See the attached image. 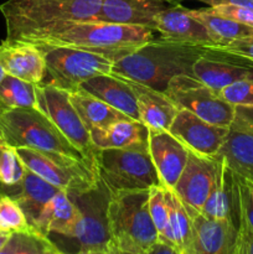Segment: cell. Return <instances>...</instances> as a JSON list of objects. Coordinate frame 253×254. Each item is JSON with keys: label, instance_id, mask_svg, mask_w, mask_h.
Segmentation results:
<instances>
[{"label": "cell", "instance_id": "obj_1", "mask_svg": "<svg viewBox=\"0 0 253 254\" xmlns=\"http://www.w3.org/2000/svg\"><path fill=\"white\" fill-rule=\"evenodd\" d=\"M102 0H6L0 5L6 42H34L79 21L94 20Z\"/></svg>", "mask_w": 253, "mask_h": 254}, {"label": "cell", "instance_id": "obj_2", "mask_svg": "<svg viewBox=\"0 0 253 254\" xmlns=\"http://www.w3.org/2000/svg\"><path fill=\"white\" fill-rule=\"evenodd\" d=\"M207 49V46L154 39L114 62L112 73L164 92L174 77L192 76L193 64Z\"/></svg>", "mask_w": 253, "mask_h": 254}, {"label": "cell", "instance_id": "obj_3", "mask_svg": "<svg viewBox=\"0 0 253 254\" xmlns=\"http://www.w3.org/2000/svg\"><path fill=\"white\" fill-rule=\"evenodd\" d=\"M154 32L149 27L88 20L74 22L34 45L81 49L107 57L114 64L155 39Z\"/></svg>", "mask_w": 253, "mask_h": 254}, {"label": "cell", "instance_id": "obj_4", "mask_svg": "<svg viewBox=\"0 0 253 254\" xmlns=\"http://www.w3.org/2000/svg\"><path fill=\"white\" fill-rule=\"evenodd\" d=\"M149 190L112 192L108 222L112 242L126 252L144 254L159 241L149 213Z\"/></svg>", "mask_w": 253, "mask_h": 254}, {"label": "cell", "instance_id": "obj_5", "mask_svg": "<svg viewBox=\"0 0 253 254\" xmlns=\"http://www.w3.org/2000/svg\"><path fill=\"white\" fill-rule=\"evenodd\" d=\"M0 139L14 148L62 154L89 164L83 154L35 107L0 113Z\"/></svg>", "mask_w": 253, "mask_h": 254}, {"label": "cell", "instance_id": "obj_6", "mask_svg": "<svg viewBox=\"0 0 253 254\" xmlns=\"http://www.w3.org/2000/svg\"><path fill=\"white\" fill-rule=\"evenodd\" d=\"M97 171L112 192L149 190L161 185L148 149H101Z\"/></svg>", "mask_w": 253, "mask_h": 254}, {"label": "cell", "instance_id": "obj_7", "mask_svg": "<svg viewBox=\"0 0 253 254\" xmlns=\"http://www.w3.org/2000/svg\"><path fill=\"white\" fill-rule=\"evenodd\" d=\"M34 45V44H32ZM44 52L46 74L42 83L73 92L88 79L111 73L113 61L81 49L63 46H37Z\"/></svg>", "mask_w": 253, "mask_h": 254}, {"label": "cell", "instance_id": "obj_8", "mask_svg": "<svg viewBox=\"0 0 253 254\" xmlns=\"http://www.w3.org/2000/svg\"><path fill=\"white\" fill-rule=\"evenodd\" d=\"M16 150L27 170L68 193L86 192L98 185V173L87 161L29 148Z\"/></svg>", "mask_w": 253, "mask_h": 254}, {"label": "cell", "instance_id": "obj_9", "mask_svg": "<svg viewBox=\"0 0 253 254\" xmlns=\"http://www.w3.org/2000/svg\"><path fill=\"white\" fill-rule=\"evenodd\" d=\"M35 108L44 113L97 170L98 149L93 145L91 133L74 109L69 99V92L52 84H36Z\"/></svg>", "mask_w": 253, "mask_h": 254}, {"label": "cell", "instance_id": "obj_10", "mask_svg": "<svg viewBox=\"0 0 253 254\" xmlns=\"http://www.w3.org/2000/svg\"><path fill=\"white\" fill-rule=\"evenodd\" d=\"M79 210V221L72 240L78 251H109L113 246L108 222L112 191L99 179L96 188L82 193H68Z\"/></svg>", "mask_w": 253, "mask_h": 254}, {"label": "cell", "instance_id": "obj_11", "mask_svg": "<svg viewBox=\"0 0 253 254\" xmlns=\"http://www.w3.org/2000/svg\"><path fill=\"white\" fill-rule=\"evenodd\" d=\"M164 93L179 109H185L211 124L230 128L235 107L223 101L217 92L190 74H180L168 83Z\"/></svg>", "mask_w": 253, "mask_h": 254}, {"label": "cell", "instance_id": "obj_12", "mask_svg": "<svg viewBox=\"0 0 253 254\" xmlns=\"http://www.w3.org/2000/svg\"><path fill=\"white\" fill-rule=\"evenodd\" d=\"M168 131L191 153L216 158L230 133V128L215 126L191 112L179 109Z\"/></svg>", "mask_w": 253, "mask_h": 254}, {"label": "cell", "instance_id": "obj_13", "mask_svg": "<svg viewBox=\"0 0 253 254\" xmlns=\"http://www.w3.org/2000/svg\"><path fill=\"white\" fill-rule=\"evenodd\" d=\"M251 72H253L252 62L215 46L208 47L192 67V76L217 93Z\"/></svg>", "mask_w": 253, "mask_h": 254}, {"label": "cell", "instance_id": "obj_14", "mask_svg": "<svg viewBox=\"0 0 253 254\" xmlns=\"http://www.w3.org/2000/svg\"><path fill=\"white\" fill-rule=\"evenodd\" d=\"M216 164V158H206L189 151L186 165L173 191L190 210L202 211L215 180Z\"/></svg>", "mask_w": 253, "mask_h": 254}, {"label": "cell", "instance_id": "obj_15", "mask_svg": "<svg viewBox=\"0 0 253 254\" xmlns=\"http://www.w3.org/2000/svg\"><path fill=\"white\" fill-rule=\"evenodd\" d=\"M148 150L161 185L173 190L189 158V150L168 130L149 129Z\"/></svg>", "mask_w": 253, "mask_h": 254}, {"label": "cell", "instance_id": "obj_16", "mask_svg": "<svg viewBox=\"0 0 253 254\" xmlns=\"http://www.w3.org/2000/svg\"><path fill=\"white\" fill-rule=\"evenodd\" d=\"M186 210L192 220L193 254H232L238 233L232 220H215L188 207Z\"/></svg>", "mask_w": 253, "mask_h": 254}, {"label": "cell", "instance_id": "obj_17", "mask_svg": "<svg viewBox=\"0 0 253 254\" xmlns=\"http://www.w3.org/2000/svg\"><path fill=\"white\" fill-rule=\"evenodd\" d=\"M154 31L160 35V39L168 41L207 47L215 46L207 29L181 4H176L159 12L155 17Z\"/></svg>", "mask_w": 253, "mask_h": 254}, {"label": "cell", "instance_id": "obj_18", "mask_svg": "<svg viewBox=\"0 0 253 254\" xmlns=\"http://www.w3.org/2000/svg\"><path fill=\"white\" fill-rule=\"evenodd\" d=\"M174 5V0H102L101 10L94 20L154 30L156 15Z\"/></svg>", "mask_w": 253, "mask_h": 254}, {"label": "cell", "instance_id": "obj_19", "mask_svg": "<svg viewBox=\"0 0 253 254\" xmlns=\"http://www.w3.org/2000/svg\"><path fill=\"white\" fill-rule=\"evenodd\" d=\"M0 64L6 74L32 84L42 83L46 74L44 52L29 42L1 41Z\"/></svg>", "mask_w": 253, "mask_h": 254}, {"label": "cell", "instance_id": "obj_20", "mask_svg": "<svg viewBox=\"0 0 253 254\" xmlns=\"http://www.w3.org/2000/svg\"><path fill=\"white\" fill-rule=\"evenodd\" d=\"M79 88L106 102L129 118L139 121L135 93L128 79L124 77L117 76L112 72L99 74L82 83Z\"/></svg>", "mask_w": 253, "mask_h": 254}, {"label": "cell", "instance_id": "obj_21", "mask_svg": "<svg viewBox=\"0 0 253 254\" xmlns=\"http://www.w3.org/2000/svg\"><path fill=\"white\" fill-rule=\"evenodd\" d=\"M128 79V78H126ZM136 97L139 121L154 130H169L179 108L163 91L128 79Z\"/></svg>", "mask_w": 253, "mask_h": 254}, {"label": "cell", "instance_id": "obj_22", "mask_svg": "<svg viewBox=\"0 0 253 254\" xmlns=\"http://www.w3.org/2000/svg\"><path fill=\"white\" fill-rule=\"evenodd\" d=\"M96 149H148L149 128L140 121L123 119L89 131Z\"/></svg>", "mask_w": 253, "mask_h": 254}, {"label": "cell", "instance_id": "obj_23", "mask_svg": "<svg viewBox=\"0 0 253 254\" xmlns=\"http://www.w3.org/2000/svg\"><path fill=\"white\" fill-rule=\"evenodd\" d=\"M78 221V207L67 191L60 190L45 207L36 231L46 237L55 233L62 237L73 238Z\"/></svg>", "mask_w": 253, "mask_h": 254}, {"label": "cell", "instance_id": "obj_24", "mask_svg": "<svg viewBox=\"0 0 253 254\" xmlns=\"http://www.w3.org/2000/svg\"><path fill=\"white\" fill-rule=\"evenodd\" d=\"M60 190L61 189L51 185L36 174L27 170L22 183L10 197L16 201L26 216L29 225L35 232H37V223L45 207Z\"/></svg>", "mask_w": 253, "mask_h": 254}, {"label": "cell", "instance_id": "obj_25", "mask_svg": "<svg viewBox=\"0 0 253 254\" xmlns=\"http://www.w3.org/2000/svg\"><path fill=\"white\" fill-rule=\"evenodd\" d=\"M216 163L217 164H216L215 180L200 213L208 218L232 220L236 223L235 215H233L231 170L225 159L221 156H216Z\"/></svg>", "mask_w": 253, "mask_h": 254}, {"label": "cell", "instance_id": "obj_26", "mask_svg": "<svg viewBox=\"0 0 253 254\" xmlns=\"http://www.w3.org/2000/svg\"><path fill=\"white\" fill-rule=\"evenodd\" d=\"M69 99L89 131L93 129L107 128L123 119H131L82 88L69 92Z\"/></svg>", "mask_w": 253, "mask_h": 254}, {"label": "cell", "instance_id": "obj_27", "mask_svg": "<svg viewBox=\"0 0 253 254\" xmlns=\"http://www.w3.org/2000/svg\"><path fill=\"white\" fill-rule=\"evenodd\" d=\"M228 168L253 184V135L231 130L218 151Z\"/></svg>", "mask_w": 253, "mask_h": 254}, {"label": "cell", "instance_id": "obj_28", "mask_svg": "<svg viewBox=\"0 0 253 254\" xmlns=\"http://www.w3.org/2000/svg\"><path fill=\"white\" fill-rule=\"evenodd\" d=\"M189 11L207 29L215 46H223L235 40L253 37V27L243 25L228 17L212 14L208 11L207 7L197 10L189 9Z\"/></svg>", "mask_w": 253, "mask_h": 254}, {"label": "cell", "instance_id": "obj_29", "mask_svg": "<svg viewBox=\"0 0 253 254\" xmlns=\"http://www.w3.org/2000/svg\"><path fill=\"white\" fill-rule=\"evenodd\" d=\"M166 201L169 206V223L175 247L183 254H193L192 220L190 213L170 189H166Z\"/></svg>", "mask_w": 253, "mask_h": 254}, {"label": "cell", "instance_id": "obj_30", "mask_svg": "<svg viewBox=\"0 0 253 254\" xmlns=\"http://www.w3.org/2000/svg\"><path fill=\"white\" fill-rule=\"evenodd\" d=\"M36 107V84L6 74L0 82V113Z\"/></svg>", "mask_w": 253, "mask_h": 254}, {"label": "cell", "instance_id": "obj_31", "mask_svg": "<svg viewBox=\"0 0 253 254\" xmlns=\"http://www.w3.org/2000/svg\"><path fill=\"white\" fill-rule=\"evenodd\" d=\"M231 183H232L233 215H235L237 230L241 232H253L252 183L235 174L232 170H231Z\"/></svg>", "mask_w": 253, "mask_h": 254}, {"label": "cell", "instance_id": "obj_32", "mask_svg": "<svg viewBox=\"0 0 253 254\" xmlns=\"http://www.w3.org/2000/svg\"><path fill=\"white\" fill-rule=\"evenodd\" d=\"M26 171L16 148L0 139V185L4 189V195L11 196L17 190Z\"/></svg>", "mask_w": 253, "mask_h": 254}, {"label": "cell", "instance_id": "obj_33", "mask_svg": "<svg viewBox=\"0 0 253 254\" xmlns=\"http://www.w3.org/2000/svg\"><path fill=\"white\" fill-rule=\"evenodd\" d=\"M148 205L151 221H153L156 232H158L159 241L175 247L173 236H171L170 223H169V206L168 201H166V189L163 185L153 186V188L149 189Z\"/></svg>", "mask_w": 253, "mask_h": 254}, {"label": "cell", "instance_id": "obj_34", "mask_svg": "<svg viewBox=\"0 0 253 254\" xmlns=\"http://www.w3.org/2000/svg\"><path fill=\"white\" fill-rule=\"evenodd\" d=\"M55 246L49 237L40 233H12L0 254H47Z\"/></svg>", "mask_w": 253, "mask_h": 254}, {"label": "cell", "instance_id": "obj_35", "mask_svg": "<svg viewBox=\"0 0 253 254\" xmlns=\"http://www.w3.org/2000/svg\"><path fill=\"white\" fill-rule=\"evenodd\" d=\"M0 232L7 235L35 232L27 222L21 207L14 198L7 195L0 196Z\"/></svg>", "mask_w": 253, "mask_h": 254}, {"label": "cell", "instance_id": "obj_36", "mask_svg": "<svg viewBox=\"0 0 253 254\" xmlns=\"http://www.w3.org/2000/svg\"><path fill=\"white\" fill-rule=\"evenodd\" d=\"M218 96L233 107L253 106V72L226 86L218 92Z\"/></svg>", "mask_w": 253, "mask_h": 254}, {"label": "cell", "instance_id": "obj_37", "mask_svg": "<svg viewBox=\"0 0 253 254\" xmlns=\"http://www.w3.org/2000/svg\"><path fill=\"white\" fill-rule=\"evenodd\" d=\"M207 10L212 12V14L228 17V19H232L235 21L241 22V24L253 27V10L248 9V7L238 6V5L232 4H220L208 6Z\"/></svg>", "mask_w": 253, "mask_h": 254}, {"label": "cell", "instance_id": "obj_38", "mask_svg": "<svg viewBox=\"0 0 253 254\" xmlns=\"http://www.w3.org/2000/svg\"><path fill=\"white\" fill-rule=\"evenodd\" d=\"M230 129L253 135V106H236Z\"/></svg>", "mask_w": 253, "mask_h": 254}, {"label": "cell", "instance_id": "obj_39", "mask_svg": "<svg viewBox=\"0 0 253 254\" xmlns=\"http://www.w3.org/2000/svg\"><path fill=\"white\" fill-rule=\"evenodd\" d=\"M215 47L225 52H228V54L235 55V56L242 57V59L247 60V61L253 64V37L235 40V41L230 42L227 45Z\"/></svg>", "mask_w": 253, "mask_h": 254}, {"label": "cell", "instance_id": "obj_40", "mask_svg": "<svg viewBox=\"0 0 253 254\" xmlns=\"http://www.w3.org/2000/svg\"><path fill=\"white\" fill-rule=\"evenodd\" d=\"M232 254H253V232L238 231Z\"/></svg>", "mask_w": 253, "mask_h": 254}, {"label": "cell", "instance_id": "obj_41", "mask_svg": "<svg viewBox=\"0 0 253 254\" xmlns=\"http://www.w3.org/2000/svg\"><path fill=\"white\" fill-rule=\"evenodd\" d=\"M144 254H183L179 250H176L175 247L170 245H166V243L160 242L158 241L156 243H154L148 251Z\"/></svg>", "mask_w": 253, "mask_h": 254}, {"label": "cell", "instance_id": "obj_42", "mask_svg": "<svg viewBox=\"0 0 253 254\" xmlns=\"http://www.w3.org/2000/svg\"><path fill=\"white\" fill-rule=\"evenodd\" d=\"M197 1L205 2L208 6H213V5L220 4H232L238 5V6L248 7V9L253 10V0H197Z\"/></svg>", "mask_w": 253, "mask_h": 254}, {"label": "cell", "instance_id": "obj_43", "mask_svg": "<svg viewBox=\"0 0 253 254\" xmlns=\"http://www.w3.org/2000/svg\"><path fill=\"white\" fill-rule=\"evenodd\" d=\"M66 254H111L109 251H77L76 253H66Z\"/></svg>", "mask_w": 253, "mask_h": 254}, {"label": "cell", "instance_id": "obj_44", "mask_svg": "<svg viewBox=\"0 0 253 254\" xmlns=\"http://www.w3.org/2000/svg\"><path fill=\"white\" fill-rule=\"evenodd\" d=\"M11 235H7V233H4V232H0V248L2 247V246L6 243V241L9 240V237Z\"/></svg>", "mask_w": 253, "mask_h": 254}, {"label": "cell", "instance_id": "obj_45", "mask_svg": "<svg viewBox=\"0 0 253 254\" xmlns=\"http://www.w3.org/2000/svg\"><path fill=\"white\" fill-rule=\"evenodd\" d=\"M109 253L111 254H136V253H131V252H126V251H121L118 248H116L114 246H112L111 250H109Z\"/></svg>", "mask_w": 253, "mask_h": 254}, {"label": "cell", "instance_id": "obj_46", "mask_svg": "<svg viewBox=\"0 0 253 254\" xmlns=\"http://www.w3.org/2000/svg\"><path fill=\"white\" fill-rule=\"evenodd\" d=\"M47 254H66V252H63V251H61L60 248H57V246L55 245L54 247H52V250Z\"/></svg>", "mask_w": 253, "mask_h": 254}, {"label": "cell", "instance_id": "obj_47", "mask_svg": "<svg viewBox=\"0 0 253 254\" xmlns=\"http://www.w3.org/2000/svg\"><path fill=\"white\" fill-rule=\"evenodd\" d=\"M5 76H6V73H5L4 68H2V66H1V64H0V82H1L2 79H4Z\"/></svg>", "mask_w": 253, "mask_h": 254}, {"label": "cell", "instance_id": "obj_48", "mask_svg": "<svg viewBox=\"0 0 253 254\" xmlns=\"http://www.w3.org/2000/svg\"><path fill=\"white\" fill-rule=\"evenodd\" d=\"M4 195V189H2V186L0 185V196Z\"/></svg>", "mask_w": 253, "mask_h": 254}, {"label": "cell", "instance_id": "obj_49", "mask_svg": "<svg viewBox=\"0 0 253 254\" xmlns=\"http://www.w3.org/2000/svg\"><path fill=\"white\" fill-rule=\"evenodd\" d=\"M183 1L184 0H174V2H176V4H181Z\"/></svg>", "mask_w": 253, "mask_h": 254}, {"label": "cell", "instance_id": "obj_50", "mask_svg": "<svg viewBox=\"0 0 253 254\" xmlns=\"http://www.w3.org/2000/svg\"><path fill=\"white\" fill-rule=\"evenodd\" d=\"M252 195H253V184H252Z\"/></svg>", "mask_w": 253, "mask_h": 254}]
</instances>
